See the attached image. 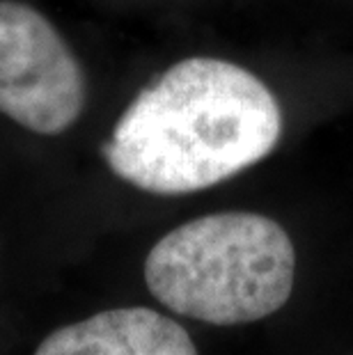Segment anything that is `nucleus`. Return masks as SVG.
Instances as JSON below:
<instances>
[{"label":"nucleus","mask_w":353,"mask_h":355,"mask_svg":"<svg viewBox=\"0 0 353 355\" xmlns=\"http://www.w3.org/2000/svg\"><path fill=\"white\" fill-rule=\"evenodd\" d=\"M280 135V103L257 76L227 60L186 58L126 105L103 156L140 191L186 195L264 161Z\"/></svg>","instance_id":"f257e3e1"},{"label":"nucleus","mask_w":353,"mask_h":355,"mask_svg":"<svg viewBox=\"0 0 353 355\" xmlns=\"http://www.w3.org/2000/svg\"><path fill=\"white\" fill-rule=\"evenodd\" d=\"M296 252L282 225L225 211L179 225L149 250L145 282L172 312L212 326H241L282 309Z\"/></svg>","instance_id":"f03ea898"},{"label":"nucleus","mask_w":353,"mask_h":355,"mask_svg":"<svg viewBox=\"0 0 353 355\" xmlns=\"http://www.w3.org/2000/svg\"><path fill=\"white\" fill-rule=\"evenodd\" d=\"M85 78L42 12L0 0V112L28 131L58 135L80 117Z\"/></svg>","instance_id":"7ed1b4c3"},{"label":"nucleus","mask_w":353,"mask_h":355,"mask_svg":"<svg viewBox=\"0 0 353 355\" xmlns=\"http://www.w3.org/2000/svg\"><path fill=\"white\" fill-rule=\"evenodd\" d=\"M35 355H198V349L170 316L147 307H119L53 330Z\"/></svg>","instance_id":"20e7f679"}]
</instances>
